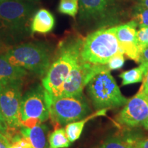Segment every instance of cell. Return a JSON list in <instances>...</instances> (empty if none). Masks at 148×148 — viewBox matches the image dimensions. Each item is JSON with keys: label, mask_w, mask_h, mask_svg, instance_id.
Listing matches in <instances>:
<instances>
[{"label": "cell", "mask_w": 148, "mask_h": 148, "mask_svg": "<svg viewBox=\"0 0 148 148\" xmlns=\"http://www.w3.org/2000/svg\"><path fill=\"white\" fill-rule=\"evenodd\" d=\"M34 3L7 0L0 3V40L15 45L31 34Z\"/></svg>", "instance_id": "obj_1"}, {"label": "cell", "mask_w": 148, "mask_h": 148, "mask_svg": "<svg viewBox=\"0 0 148 148\" xmlns=\"http://www.w3.org/2000/svg\"><path fill=\"white\" fill-rule=\"evenodd\" d=\"M83 39L73 37L59 45L56 56L42 79V85L51 97H57L73 66L80 60Z\"/></svg>", "instance_id": "obj_2"}, {"label": "cell", "mask_w": 148, "mask_h": 148, "mask_svg": "<svg viewBox=\"0 0 148 148\" xmlns=\"http://www.w3.org/2000/svg\"><path fill=\"white\" fill-rule=\"evenodd\" d=\"M4 56L13 65L42 77L52 61V51L44 42H27L13 45L6 51Z\"/></svg>", "instance_id": "obj_3"}, {"label": "cell", "mask_w": 148, "mask_h": 148, "mask_svg": "<svg viewBox=\"0 0 148 148\" xmlns=\"http://www.w3.org/2000/svg\"><path fill=\"white\" fill-rule=\"evenodd\" d=\"M119 52L123 51L116 36V26L102 27L91 32L83 40L80 56L85 62L106 64Z\"/></svg>", "instance_id": "obj_4"}, {"label": "cell", "mask_w": 148, "mask_h": 148, "mask_svg": "<svg viewBox=\"0 0 148 148\" xmlns=\"http://www.w3.org/2000/svg\"><path fill=\"white\" fill-rule=\"evenodd\" d=\"M87 93L92 105L97 110L123 106L128 99L122 95L110 71H103L87 84Z\"/></svg>", "instance_id": "obj_5"}, {"label": "cell", "mask_w": 148, "mask_h": 148, "mask_svg": "<svg viewBox=\"0 0 148 148\" xmlns=\"http://www.w3.org/2000/svg\"><path fill=\"white\" fill-rule=\"evenodd\" d=\"M49 111V117L59 125L84 119L91 109L84 95L74 97H51L45 90Z\"/></svg>", "instance_id": "obj_6"}, {"label": "cell", "mask_w": 148, "mask_h": 148, "mask_svg": "<svg viewBox=\"0 0 148 148\" xmlns=\"http://www.w3.org/2000/svg\"><path fill=\"white\" fill-rule=\"evenodd\" d=\"M20 112L24 127H34L49 119V107L42 85L33 86L22 95Z\"/></svg>", "instance_id": "obj_7"}, {"label": "cell", "mask_w": 148, "mask_h": 148, "mask_svg": "<svg viewBox=\"0 0 148 148\" xmlns=\"http://www.w3.org/2000/svg\"><path fill=\"white\" fill-rule=\"evenodd\" d=\"M22 79L0 82V110L8 127L19 128L21 121Z\"/></svg>", "instance_id": "obj_8"}, {"label": "cell", "mask_w": 148, "mask_h": 148, "mask_svg": "<svg viewBox=\"0 0 148 148\" xmlns=\"http://www.w3.org/2000/svg\"><path fill=\"white\" fill-rule=\"evenodd\" d=\"M107 70L110 71L106 64H92L80 58L64 80L58 97L83 95V90L90 81L97 74Z\"/></svg>", "instance_id": "obj_9"}, {"label": "cell", "mask_w": 148, "mask_h": 148, "mask_svg": "<svg viewBox=\"0 0 148 148\" xmlns=\"http://www.w3.org/2000/svg\"><path fill=\"white\" fill-rule=\"evenodd\" d=\"M79 19L99 25H112L119 18L115 0H78Z\"/></svg>", "instance_id": "obj_10"}, {"label": "cell", "mask_w": 148, "mask_h": 148, "mask_svg": "<svg viewBox=\"0 0 148 148\" xmlns=\"http://www.w3.org/2000/svg\"><path fill=\"white\" fill-rule=\"evenodd\" d=\"M148 118L147 96L138 91L127 100L121 110L116 114L115 123L123 128H136L142 126Z\"/></svg>", "instance_id": "obj_11"}, {"label": "cell", "mask_w": 148, "mask_h": 148, "mask_svg": "<svg viewBox=\"0 0 148 148\" xmlns=\"http://www.w3.org/2000/svg\"><path fill=\"white\" fill-rule=\"evenodd\" d=\"M138 25L134 20L116 26V36L119 46L127 58L139 63L140 50L136 39Z\"/></svg>", "instance_id": "obj_12"}, {"label": "cell", "mask_w": 148, "mask_h": 148, "mask_svg": "<svg viewBox=\"0 0 148 148\" xmlns=\"http://www.w3.org/2000/svg\"><path fill=\"white\" fill-rule=\"evenodd\" d=\"M19 130L33 148H49V129L46 125L40 123L32 127L21 126Z\"/></svg>", "instance_id": "obj_13"}, {"label": "cell", "mask_w": 148, "mask_h": 148, "mask_svg": "<svg viewBox=\"0 0 148 148\" xmlns=\"http://www.w3.org/2000/svg\"><path fill=\"white\" fill-rule=\"evenodd\" d=\"M55 26V18L51 12L42 8L37 10L33 15L30 25L31 34H47Z\"/></svg>", "instance_id": "obj_14"}, {"label": "cell", "mask_w": 148, "mask_h": 148, "mask_svg": "<svg viewBox=\"0 0 148 148\" xmlns=\"http://www.w3.org/2000/svg\"><path fill=\"white\" fill-rule=\"evenodd\" d=\"M27 73L23 68L10 63L4 54H0V82L23 79Z\"/></svg>", "instance_id": "obj_15"}, {"label": "cell", "mask_w": 148, "mask_h": 148, "mask_svg": "<svg viewBox=\"0 0 148 148\" xmlns=\"http://www.w3.org/2000/svg\"><path fill=\"white\" fill-rule=\"evenodd\" d=\"M108 110V109L106 108L99 110L95 113L90 114V115H88L87 116L84 118V119H80L77 121L71 122V123L66 124L64 129H65L66 136H67L68 138H69V141L71 143H73L75 140H78L83 132L85 124L89 120L93 119L94 117L105 115Z\"/></svg>", "instance_id": "obj_16"}, {"label": "cell", "mask_w": 148, "mask_h": 148, "mask_svg": "<svg viewBox=\"0 0 148 148\" xmlns=\"http://www.w3.org/2000/svg\"><path fill=\"white\" fill-rule=\"evenodd\" d=\"M147 69L148 66L147 65L140 63L138 67L122 72L119 75V77L122 79V85L126 86L135 83L141 82Z\"/></svg>", "instance_id": "obj_17"}, {"label": "cell", "mask_w": 148, "mask_h": 148, "mask_svg": "<svg viewBox=\"0 0 148 148\" xmlns=\"http://www.w3.org/2000/svg\"><path fill=\"white\" fill-rule=\"evenodd\" d=\"M49 148H67L71 142L66 136L65 129L58 128L49 135Z\"/></svg>", "instance_id": "obj_18"}, {"label": "cell", "mask_w": 148, "mask_h": 148, "mask_svg": "<svg viewBox=\"0 0 148 148\" xmlns=\"http://www.w3.org/2000/svg\"><path fill=\"white\" fill-rule=\"evenodd\" d=\"M133 20L137 23L139 28L148 27V8L137 3L132 8Z\"/></svg>", "instance_id": "obj_19"}, {"label": "cell", "mask_w": 148, "mask_h": 148, "mask_svg": "<svg viewBox=\"0 0 148 148\" xmlns=\"http://www.w3.org/2000/svg\"><path fill=\"white\" fill-rule=\"evenodd\" d=\"M132 145L126 138L117 133L107 138L100 148H132Z\"/></svg>", "instance_id": "obj_20"}, {"label": "cell", "mask_w": 148, "mask_h": 148, "mask_svg": "<svg viewBox=\"0 0 148 148\" xmlns=\"http://www.w3.org/2000/svg\"><path fill=\"white\" fill-rule=\"evenodd\" d=\"M58 9L60 13L75 17L79 10L78 1L73 0H60Z\"/></svg>", "instance_id": "obj_21"}, {"label": "cell", "mask_w": 148, "mask_h": 148, "mask_svg": "<svg viewBox=\"0 0 148 148\" xmlns=\"http://www.w3.org/2000/svg\"><path fill=\"white\" fill-rule=\"evenodd\" d=\"M123 54L124 53L123 52H119L110 59L108 63L106 64L110 71L119 69L123 67L125 63V59Z\"/></svg>", "instance_id": "obj_22"}, {"label": "cell", "mask_w": 148, "mask_h": 148, "mask_svg": "<svg viewBox=\"0 0 148 148\" xmlns=\"http://www.w3.org/2000/svg\"><path fill=\"white\" fill-rule=\"evenodd\" d=\"M9 148H33L28 140L23 136L16 135L10 139Z\"/></svg>", "instance_id": "obj_23"}, {"label": "cell", "mask_w": 148, "mask_h": 148, "mask_svg": "<svg viewBox=\"0 0 148 148\" xmlns=\"http://www.w3.org/2000/svg\"><path fill=\"white\" fill-rule=\"evenodd\" d=\"M136 39L140 50L148 46V27H141L136 32Z\"/></svg>", "instance_id": "obj_24"}, {"label": "cell", "mask_w": 148, "mask_h": 148, "mask_svg": "<svg viewBox=\"0 0 148 148\" xmlns=\"http://www.w3.org/2000/svg\"><path fill=\"white\" fill-rule=\"evenodd\" d=\"M8 131V125L3 117V115L0 110V132L2 133L5 136L7 134Z\"/></svg>", "instance_id": "obj_25"}, {"label": "cell", "mask_w": 148, "mask_h": 148, "mask_svg": "<svg viewBox=\"0 0 148 148\" xmlns=\"http://www.w3.org/2000/svg\"><path fill=\"white\" fill-rule=\"evenodd\" d=\"M138 91L142 92L145 95H148V69L144 75L142 80V85Z\"/></svg>", "instance_id": "obj_26"}, {"label": "cell", "mask_w": 148, "mask_h": 148, "mask_svg": "<svg viewBox=\"0 0 148 148\" xmlns=\"http://www.w3.org/2000/svg\"><path fill=\"white\" fill-rule=\"evenodd\" d=\"M139 63L144 64L148 66V46L140 51Z\"/></svg>", "instance_id": "obj_27"}, {"label": "cell", "mask_w": 148, "mask_h": 148, "mask_svg": "<svg viewBox=\"0 0 148 148\" xmlns=\"http://www.w3.org/2000/svg\"><path fill=\"white\" fill-rule=\"evenodd\" d=\"M134 147L135 148H148V136L142 137L135 144Z\"/></svg>", "instance_id": "obj_28"}, {"label": "cell", "mask_w": 148, "mask_h": 148, "mask_svg": "<svg viewBox=\"0 0 148 148\" xmlns=\"http://www.w3.org/2000/svg\"><path fill=\"white\" fill-rule=\"evenodd\" d=\"M10 147V140L8 138L3 135L0 137V148H9Z\"/></svg>", "instance_id": "obj_29"}, {"label": "cell", "mask_w": 148, "mask_h": 148, "mask_svg": "<svg viewBox=\"0 0 148 148\" xmlns=\"http://www.w3.org/2000/svg\"><path fill=\"white\" fill-rule=\"evenodd\" d=\"M138 3L148 8V0H139Z\"/></svg>", "instance_id": "obj_30"}, {"label": "cell", "mask_w": 148, "mask_h": 148, "mask_svg": "<svg viewBox=\"0 0 148 148\" xmlns=\"http://www.w3.org/2000/svg\"><path fill=\"white\" fill-rule=\"evenodd\" d=\"M142 126L143 127V128L145 129V130L148 131V118L145 120V121H144V123H143V125H142Z\"/></svg>", "instance_id": "obj_31"}, {"label": "cell", "mask_w": 148, "mask_h": 148, "mask_svg": "<svg viewBox=\"0 0 148 148\" xmlns=\"http://www.w3.org/2000/svg\"><path fill=\"white\" fill-rule=\"evenodd\" d=\"M18 1H27V2L36 3V2H38L39 0H18Z\"/></svg>", "instance_id": "obj_32"}, {"label": "cell", "mask_w": 148, "mask_h": 148, "mask_svg": "<svg viewBox=\"0 0 148 148\" xmlns=\"http://www.w3.org/2000/svg\"><path fill=\"white\" fill-rule=\"evenodd\" d=\"M7 1V0H0V3L3 2V1Z\"/></svg>", "instance_id": "obj_33"}, {"label": "cell", "mask_w": 148, "mask_h": 148, "mask_svg": "<svg viewBox=\"0 0 148 148\" xmlns=\"http://www.w3.org/2000/svg\"><path fill=\"white\" fill-rule=\"evenodd\" d=\"M3 135H4V134H3L2 133H1V132H0V137H1V136H3Z\"/></svg>", "instance_id": "obj_34"}, {"label": "cell", "mask_w": 148, "mask_h": 148, "mask_svg": "<svg viewBox=\"0 0 148 148\" xmlns=\"http://www.w3.org/2000/svg\"><path fill=\"white\" fill-rule=\"evenodd\" d=\"M73 1H78V0H73Z\"/></svg>", "instance_id": "obj_35"}, {"label": "cell", "mask_w": 148, "mask_h": 148, "mask_svg": "<svg viewBox=\"0 0 148 148\" xmlns=\"http://www.w3.org/2000/svg\"><path fill=\"white\" fill-rule=\"evenodd\" d=\"M147 96V101H148V95H146Z\"/></svg>", "instance_id": "obj_36"}, {"label": "cell", "mask_w": 148, "mask_h": 148, "mask_svg": "<svg viewBox=\"0 0 148 148\" xmlns=\"http://www.w3.org/2000/svg\"><path fill=\"white\" fill-rule=\"evenodd\" d=\"M132 148H135V147H132Z\"/></svg>", "instance_id": "obj_37"}]
</instances>
